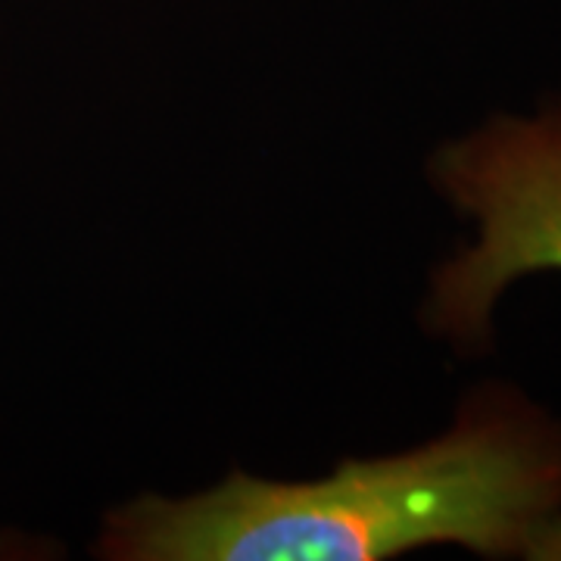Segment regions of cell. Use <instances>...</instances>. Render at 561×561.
<instances>
[{
    "label": "cell",
    "instance_id": "obj_1",
    "mask_svg": "<svg viewBox=\"0 0 561 561\" xmlns=\"http://www.w3.org/2000/svg\"><path fill=\"white\" fill-rule=\"evenodd\" d=\"M561 515V424L512 390H481L419 449L350 459L319 481L243 471L110 512L98 552L119 561H378L427 546L530 559Z\"/></svg>",
    "mask_w": 561,
    "mask_h": 561
},
{
    "label": "cell",
    "instance_id": "obj_2",
    "mask_svg": "<svg viewBox=\"0 0 561 561\" xmlns=\"http://www.w3.org/2000/svg\"><path fill=\"white\" fill-rule=\"evenodd\" d=\"M431 179L474 219L478 241L437 268L424 321L446 341L483 346L505 287L561 272V101L446 144L431 160Z\"/></svg>",
    "mask_w": 561,
    "mask_h": 561
}]
</instances>
